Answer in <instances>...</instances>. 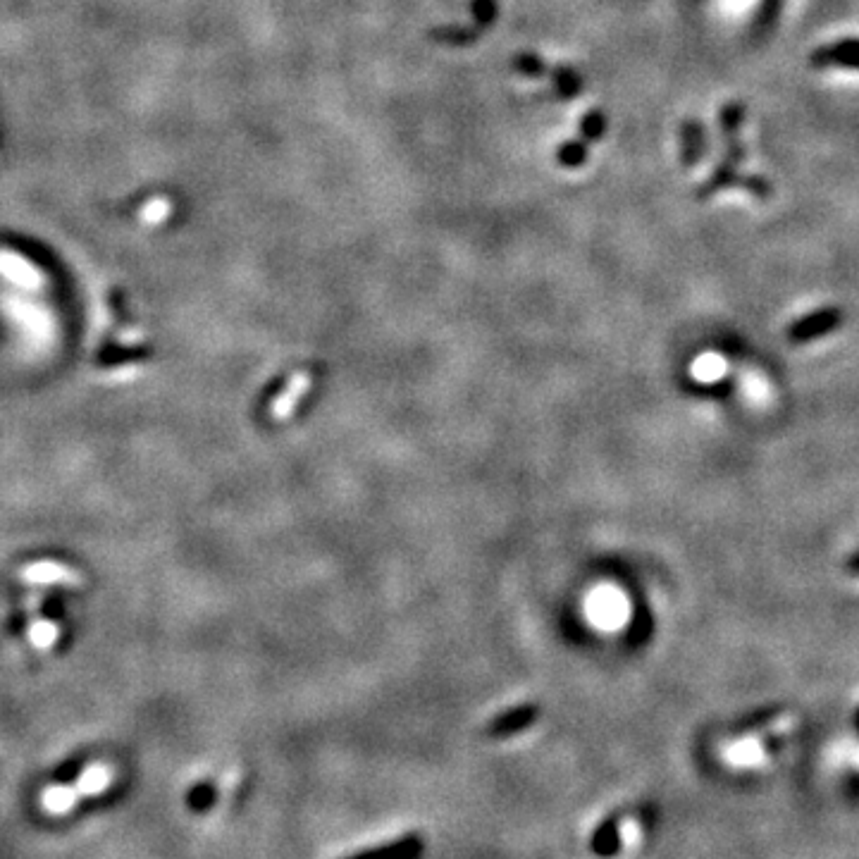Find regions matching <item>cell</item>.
Listing matches in <instances>:
<instances>
[{
    "label": "cell",
    "instance_id": "1",
    "mask_svg": "<svg viewBox=\"0 0 859 859\" xmlns=\"http://www.w3.org/2000/svg\"><path fill=\"white\" fill-rule=\"evenodd\" d=\"M840 323H843V313L838 308H819V311L797 318L788 327V339L793 344H809L814 339L831 335L833 330H838Z\"/></svg>",
    "mask_w": 859,
    "mask_h": 859
},
{
    "label": "cell",
    "instance_id": "2",
    "mask_svg": "<svg viewBox=\"0 0 859 859\" xmlns=\"http://www.w3.org/2000/svg\"><path fill=\"white\" fill-rule=\"evenodd\" d=\"M20 580L29 585H70L77 587L84 583V576L77 568L60 564V561H32L20 568Z\"/></svg>",
    "mask_w": 859,
    "mask_h": 859
},
{
    "label": "cell",
    "instance_id": "3",
    "mask_svg": "<svg viewBox=\"0 0 859 859\" xmlns=\"http://www.w3.org/2000/svg\"><path fill=\"white\" fill-rule=\"evenodd\" d=\"M814 67H848L859 70V39H843L831 46H821L812 53Z\"/></svg>",
    "mask_w": 859,
    "mask_h": 859
},
{
    "label": "cell",
    "instance_id": "4",
    "mask_svg": "<svg viewBox=\"0 0 859 859\" xmlns=\"http://www.w3.org/2000/svg\"><path fill=\"white\" fill-rule=\"evenodd\" d=\"M788 723H790L788 709H769V712H759L752 716V719L740 723L735 735H738V740L757 738V735L774 731V728H786Z\"/></svg>",
    "mask_w": 859,
    "mask_h": 859
},
{
    "label": "cell",
    "instance_id": "5",
    "mask_svg": "<svg viewBox=\"0 0 859 859\" xmlns=\"http://www.w3.org/2000/svg\"><path fill=\"white\" fill-rule=\"evenodd\" d=\"M79 800H84V797L79 795L74 783H70V786H48L41 793L43 812L51 814V817H63V814L72 812L79 805Z\"/></svg>",
    "mask_w": 859,
    "mask_h": 859
},
{
    "label": "cell",
    "instance_id": "6",
    "mask_svg": "<svg viewBox=\"0 0 859 859\" xmlns=\"http://www.w3.org/2000/svg\"><path fill=\"white\" fill-rule=\"evenodd\" d=\"M113 776H115L113 769H110L108 764L94 762V764L86 766L82 774H79L77 781H72V783L82 797H96V795H101L110 788V783H113Z\"/></svg>",
    "mask_w": 859,
    "mask_h": 859
},
{
    "label": "cell",
    "instance_id": "7",
    "mask_svg": "<svg viewBox=\"0 0 859 859\" xmlns=\"http://www.w3.org/2000/svg\"><path fill=\"white\" fill-rule=\"evenodd\" d=\"M681 144H683V163L697 165L707 153V132H704L702 122L688 120L681 129Z\"/></svg>",
    "mask_w": 859,
    "mask_h": 859
},
{
    "label": "cell",
    "instance_id": "8",
    "mask_svg": "<svg viewBox=\"0 0 859 859\" xmlns=\"http://www.w3.org/2000/svg\"><path fill=\"white\" fill-rule=\"evenodd\" d=\"M735 184H740V175H738V165L733 163V160L723 158L719 165H716L712 175H709L707 182L700 187V199H709V196H714L716 191L735 187Z\"/></svg>",
    "mask_w": 859,
    "mask_h": 859
},
{
    "label": "cell",
    "instance_id": "9",
    "mask_svg": "<svg viewBox=\"0 0 859 859\" xmlns=\"http://www.w3.org/2000/svg\"><path fill=\"white\" fill-rule=\"evenodd\" d=\"M535 716H537V709H533V704H528V707L511 709V712L497 716V719L490 723V735H511L516 731H523V728L528 726V723L533 721Z\"/></svg>",
    "mask_w": 859,
    "mask_h": 859
},
{
    "label": "cell",
    "instance_id": "10",
    "mask_svg": "<svg viewBox=\"0 0 859 859\" xmlns=\"http://www.w3.org/2000/svg\"><path fill=\"white\" fill-rule=\"evenodd\" d=\"M60 635H63V630H60L58 623L48 619H36L32 614V621H29V628H27V640L32 642L34 650L48 652L55 642L60 640Z\"/></svg>",
    "mask_w": 859,
    "mask_h": 859
},
{
    "label": "cell",
    "instance_id": "11",
    "mask_svg": "<svg viewBox=\"0 0 859 859\" xmlns=\"http://www.w3.org/2000/svg\"><path fill=\"white\" fill-rule=\"evenodd\" d=\"M745 122V108L740 103H726L719 113V127L723 132V139L738 137V129Z\"/></svg>",
    "mask_w": 859,
    "mask_h": 859
},
{
    "label": "cell",
    "instance_id": "12",
    "mask_svg": "<svg viewBox=\"0 0 859 859\" xmlns=\"http://www.w3.org/2000/svg\"><path fill=\"white\" fill-rule=\"evenodd\" d=\"M740 187H743L745 191H750V194L755 196V199H769V196H771L769 179H764V177H759V175L740 177Z\"/></svg>",
    "mask_w": 859,
    "mask_h": 859
},
{
    "label": "cell",
    "instance_id": "13",
    "mask_svg": "<svg viewBox=\"0 0 859 859\" xmlns=\"http://www.w3.org/2000/svg\"><path fill=\"white\" fill-rule=\"evenodd\" d=\"M778 10H781V0H764L762 3V10H759V17L757 20L759 22H774L776 20V15H778Z\"/></svg>",
    "mask_w": 859,
    "mask_h": 859
},
{
    "label": "cell",
    "instance_id": "14",
    "mask_svg": "<svg viewBox=\"0 0 859 859\" xmlns=\"http://www.w3.org/2000/svg\"><path fill=\"white\" fill-rule=\"evenodd\" d=\"M845 571L850 573V576H855V578H859V549H857V554L852 556V559L848 561V566H845Z\"/></svg>",
    "mask_w": 859,
    "mask_h": 859
}]
</instances>
